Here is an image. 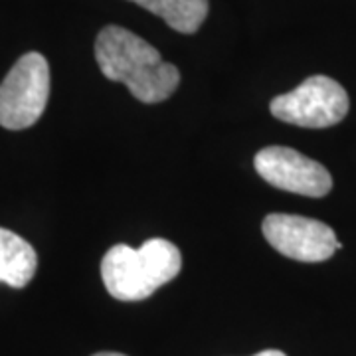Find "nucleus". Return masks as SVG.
<instances>
[{
  "label": "nucleus",
  "instance_id": "obj_1",
  "mask_svg": "<svg viewBox=\"0 0 356 356\" xmlns=\"http://www.w3.org/2000/svg\"><path fill=\"white\" fill-rule=\"evenodd\" d=\"M95 60L103 76L127 86L143 103L165 102L180 83L177 65L165 62L154 46L121 26H105L97 34Z\"/></svg>",
  "mask_w": 356,
  "mask_h": 356
},
{
  "label": "nucleus",
  "instance_id": "obj_2",
  "mask_svg": "<svg viewBox=\"0 0 356 356\" xmlns=\"http://www.w3.org/2000/svg\"><path fill=\"white\" fill-rule=\"evenodd\" d=\"M182 255L172 242L147 240L140 248L113 245L102 259L105 289L119 301H143L180 273Z\"/></svg>",
  "mask_w": 356,
  "mask_h": 356
},
{
  "label": "nucleus",
  "instance_id": "obj_3",
  "mask_svg": "<svg viewBox=\"0 0 356 356\" xmlns=\"http://www.w3.org/2000/svg\"><path fill=\"white\" fill-rule=\"evenodd\" d=\"M50 97V65L38 51L24 54L0 83V125L10 131L32 127Z\"/></svg>",
  "mask_w": 356,
  "mask_h": 356
},
{
  "label": "nucleus",
  "instance_id": "obj_4",
  "mask_svg": "<svg viewBox=\"0 0 356 356\" xmlns=\"http://www.w3.org/2000/svg\"><path fill=\"white\" fill-rule=\"evenodd\" d=\"M271 115L280 121L307 129H325L341 123L348 113L344 88L327 76L307 77L301 86L277 95L269 103Z\"/></svg>",
  "mask_w": 356,
  "mask_h": 356
},
{
  "label": "nucleus",
  "instance_id": "obj_5",
  "mask_svg": "<svg viewBox=\"0 0 356 356\" xmlns=\"http://www.w3.org/2000/svg\"><path fill=\"white\" fill-rule=\"evenodd\" d=\"M261 229L271 248L295 261L318 264L343 248V243L337 240L334 229L313 218L269 214L264 220Z\"/></svg>",
  "mask_w": 356,
  "mask_h": 356
},
{
  "label": "nucleus",
  "instance_id": "obj_6",
  "mask_svg": "<svg viewBox=\"0 0 356 356\" xmlns=\"http://www.w3.org/2000/svg\"><path fill=\"white\" fill-rule=\"evenodd\" d=\"M254 165L257 175L280 191L323 198L332 188L331 172L325 166L289 147L261 149Z\"/></svg>",
  "mask_w": 356,
  "mask_h": 356
},
{
  "label": "nucleus",
  "instance_id": "obj_7",
  "mask_svg": "<svg viewBox=\"0 0 356 356\" xmlns=\"http://www.w3.org/2000/svg\"><path fill=\"white\" fill-rule=\"evenodd\" d=\"M38 255L34 248L10 229L0 228V283L22 289L36 275Z\"/></svg>",
  "mask_w": 356,
  "mask_h": 356
},
{
  "label": "nucleus",
  "instance_id": "obj_8",
  "mask_svg": "<svg viewBox=\"0 0 356 356\" xmlns=\"http://www.w3.org/2000/svg\"><path fill=\"white\" fill-rule=\"evenodd\" d=\"M156 14L180 34H194L208 16L210 0H131Z\"/></svg>",
  "mask_w": 356,
  "mask_h": 356
},
{
  "label": "nucleus",
  "instance_id": "obj_9",
  "mask_svg": "<svg viewBox=\"0 0 356 356\" xmlns=\"http://www.w3.org/2000/svg\"><path fill=\"white\" fill-rule=\"evenodd\" d=\"M254 356H287L285 353H281V350H273V348H269V350H261V353H257Z\"/></svg>",
  "mask_w": 356,
  "mask_h": 356
},
{
  "label": "nucleus",
  "instance_id": "obj_10",
  "mask_svg": "<svg viewBox=\"0 0 356 356\" xmlns=\"http://www.w3.org/2000/svg\"><path fill=\"white\" fill-rule=\"evenodd\" d=\"M93 356H127V355H121V353H97V355Z\"/></svg>",
  "mask_w": 356,
  "mask_h": 356
}]
</instances>
